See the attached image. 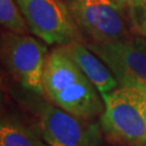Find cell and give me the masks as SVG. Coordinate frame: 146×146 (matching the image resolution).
I'll return each mask as SVG.
<instances>
[{
  "instance_id": "1",
  "label": "cell",
  "mask_w": 146,
  "mask_h": 146,
  "mask_svg": "<svg viewBox=\"0 0 146 146\" xmlns=\"http://www.w3.org/2000/svg\"><path fill=\"white\" fill-rule=\"evenodd\" d=\"M42 86L52 104L77 117L93 119L104 111L98 89L60 46L48 54Z\"/></svg>"
},
{
  "instance_id": "2",
  "label": "cell",
  "mask_w": 146,
  "mask_h": 146,
  "mask_svg": "<svg viewBox=\"0 0 146 146\" xmlns=\"http://www.w3.org/2000/svg\"><path fill=\"white\" fill-rule=\"evenodd\" d=\"M81 35L93 43L131 37L127 9L114 0H64Z\"/></svg>"
},
{
  "instance_id": "3",
  "label": "cell",
  "mask_w": 146,
  "mask_h": 146,
  "mask_svg": "<svg viewBox=\"0 0 146 146\" xmlns=\"http://www.w3.org/2000/svg\"><path fill=\"white\" fill-rule=\"evenodd\" d=\"M35 111L48 146H104L101 123L77 117L44 101H37Z\"/></svg>"
},
{
  "instance_id": "4",
  "label": "cell",
  "mask_w": 146,
  "mask_h": 146,
  "mask_svg": "<svg viewBox=\"0 0 146 146\" xmlns=\"http://www.w3.org/2000/svg\"><path fill=\"white\" fill-rule=\"evenodd\" d=\"M47 43L29 35L1 34V56L5 67L23 88L42 95V76L48 58Z\"/></svg>"
},
{
  "instance_id": "5",
  "label": "cell",
  "mask_w": 146,
  "mask_h": 146,
  "mask_svg": "<svg viewBox=\"0 0 146 146\" xmlns=\"http://www.w3.org/2000/svg\"><path fill=\"white\" fill-rule=\"evenodd\" d=\"M101 96L104 111L100 123L107 136L127 146H146V125L132 88L120 87Z\"/></svg>"
},
{
  "instance_id": "6",
  "label": "cell",
  "mask_w": 146,
  "mask_h": 146,
  "mask_svg": "<svg viewBox=\"0 0 146 146\" xmlns=\"http://www.w3.org/2000/svg\"><path fill=\"white\" fill-rule=\"evenodd\" d=\"M31 31L47 44L81 41L82 35L64 0H15Z\"/></svg>"
},
{
  "instance_id": "7",
  "label": "cell",
  "mask_w": 146,
  "mask_h": 146,
  "mask_svg": "<svg viewBox=\"0 0 146 146\" xmlns=\"http://www.w3.org/2000/svg\"><path fill=\"white\" fill-rule=\"evenodd\" d=\"M121 87L146 90V38L129 37L106 43L88 42Z\"/></svg>"
},
{
  "instance_id": "8",
  "label": "cell",
  "mask_w": 146,
  "mask_h": 146,
  "mask_svg": "<svg viewBox=\"0 0 146 146\" xmlns=\"http://www.w3.org/2000/svg\"><path fill=\"white\" fill-rule=\"evenodd\" d=\"M77 64L82 73L98 89L100 94L110 93L118 88L119 82L101 58L81 41H72L60 46Z\"/></svg>"
},
{
  "instance_id": "9",
  "label": "cell",
  "mask_w": 146,
  "mask_h": 146,
  "mask_svg": "<svg viewBox=\"0 0 146 146\" xmlns=\"http://www.w3.org/2000/svg\"><path fill=\"white\" fill-rule=\"evenodd\" d=\"M0 146H48L40 130L14 117H5L0 123Z\"/></svg>"
},
{
  "instance_id": "10",
  "label": "cell",
  "mask_w": 146,
  "mask_h": 146,
  "mask_svg": "<svg viewBox=\"0 0 146 146\" xmlns=\"http://www.w3.org/2000/svg\"><path fill=\"white\" fill-rule=\"evenodd\" d=\"M0 23L8 31L28 35L31 28L15 0H0Z\"/></svg>"
},
{
  "instance_id": "11",
  "label": "cell",
  "mask_w": 146,
  "mask_h": 146,
  "mask_svg": "<svg viewBox=\"0 0 146 146\" xmlns=\"http://www.w3.org/2000/svg\"><path fill=\"white\" fill-rule=\"evenodd\" d=\"M127 9L130 22L146 19V0H114Z\"/></svg>"
},
{
  "instance_id": "12",
  "label": "cell",
  "mask_w": 146,
  "mask_h": 146,
  "mask_svg": "<svg viewBox=\"0 0 146 146\" xmlns=\"http://www.w3.org/2000/svg\"><path fill=\"white\" fill-rule=\"evenodd\" d=\"M132 91H133V94L135 96L136 102L139 104V107L141 110V113L143 115V118H144V121H145L146 125V90L132 88Z\"/></svg>"
}]
</instances>
